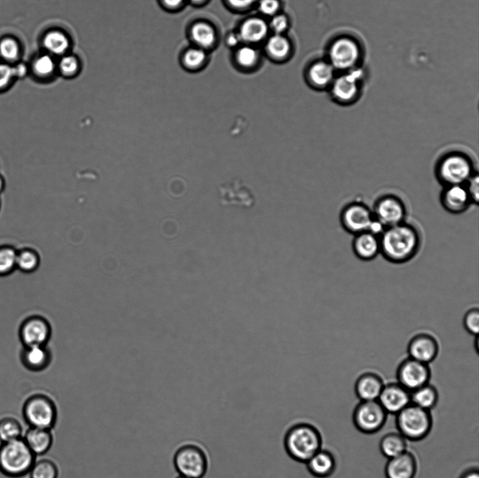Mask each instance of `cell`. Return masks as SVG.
I'll return each instance as SVG.
<instances>
[{
  "mask_svg": "<svg viewBox=\"0 0 479 478\" xmlns=\"http://www.w3.org/2000/svg\"><path fill=\"white\" fill-rule=\"evenodd\" d=\"M380 254L389 262L402 264L418 254L421 238L419 231L405 221L386 228L379 236Z\"/></svg>",
  "mask_w": 479,
  "mask_h": 478,
  "instance_id": "obj_1",
  "label": "cell"
},
{
  "mask_svg": "<svg viewBox=\"0 0 479 478\" xmlns=\"http://www.w3.org/2000/svg\"><path fill=\"white\" fill-rule=\"evenodd\" d=\"M323 437L318 428L304 421L292 423L283 437L285 452L296 462L306 463L322 449Z\"/></svg>",
  "mask_w": 479,
  "mask_h": 478,
  "instance_id": "obj_2",
  "label": "cell"
},
{
  "mask_svg": "<svg viewBox=\"0 0 479 478\" xmlns=\"http://www.w3.org/2000/svg\"><path fill=\"white\" fill-rule=\"evenodd\" d=\"M36 458L22 437L0 444V472L8 477L29 474Z\"/></svg>",
  "mask_w": 479,
  "mask_h": 478,
  "instance_id": "obj_3",
  "label": "cell"
},
{
  "mask_svg": "<svg viewBox=\"0 0 479 478\" xmlns=\"http://www.w3.org/2000/svg\"><path fill=\"white\" fill-rule=\"evenodd\" d=\"M209 455L200 443L187 441L180 444L173 456V464L180 475L203 478L209 468Z\"/></svg>",
  "mask_w": 479,
  "mask_h": 478,
  "instance_id": "obj_4",
  "label": "cell"
},
{
  "mask_svg": "<svg viewBox=\"0 0 479 478\" xmlns=\"http://www.w3.org/2000/svg\"><path fill=\"white\" fill-rule=\"evenodd\" d=\"M474 173L473 161L468 155L460 151L444 154L436 167V177L444 186L466 184Z\"/></svg>",
  "mask_w": 479,
  "mask_h": 478,
  "instance_id": "obj_5",
  "label": "cell"
},
{
  "mask_svg": "<svg viewBox=\"0 0 479 478\" xmlns=\"http://www.w3.org/2000/svg\"><path fill=\"white\" fill-rule=\"evenodd\" d=\"M22 414L29 427L52 430L58 420V409L54 400L42 392L32 394L25 399Z\"/></svg>",
  "mask_w": 479,
  "mask_h": 478,
  "instance_id": "obj_6",
  "label": "cell"
},
{
  "mask_svg": "<svg viewBox=\"0 0 479 478\" xmlns=\"http://www.w3.org/2000/svg\"><path fill=\"white\" fill-rule=\"evenodd\" d=\"M396 416L398 432L406 440L417 442L424 439L431 430L433 420L430 411L412 403Z\"/></svg>",
  "mask_w": 479,
  "mask_h": 478,
  "instance_id": "obj_7",
  "label": "cell"
},
{
  "mask_svg": "<svg viewBox=\"0 0 479 478\" xmlns=\"http://www.w3.org/2000/svg\"><path fill=\"white\" fill-rule=\"evenodd\" d=\"M362 57L360 41L353 35L344 33L337 37L328 50L329 62L344 71L357 69Z\"/></svg>",
  "mask_w": 479,
  "mask_h": 478,
  "instance_id": "obj_8",
  "label": "cell"
},
{
  "mask_svg": "<svg viewBox=\"0 0 479 478\" xmlns=\"http://www.w3.org/2000/svg\"><path fill=\"white\" fill-rule=\"evenodd\" d=\"M387 414L377 400L360 401L353 411L352 420L358 430L370 435L382 428Z\"/></svg>",
  "mask_w": 479,
  "mask_h": 478,
  "instance_id": "obj_9",
  "label": "cell"
},
{
  "mask_svg": "<svg viewBox=\"0 0 479 478\" xmlns=\"http://www.w3.org/2000/svg\"><path fill=\"white\" fill-rule=\"evenodd\" d=\"M431 376L429 364L409 357L403 359L396 369L397 383L409 392L429 383Z\"/></svg>",
  "mask_w": 479,
  "mask_h": 478,
  "instance_id": "obj_10",
  "label": "cell"
},
{
  "mask_svg": "<svg viewBox=\"0 0 479 478\" xmlns=\"http://www.w3.org/2000/svg\"><path fill=\"white\" fill-rule=\"evenodd\" d=\"M361 71L356 69L344 71L330 85L333 100L341 105H349L359 98L361 93Z\"/></svg>",
  "mask_w": 479,
  "mask_h": 478,
  "instance_id": "obj_11",
  "label": "cell"
},
{
  "mask_svg": "<svg viewBox=\"0 0 479 478\" xmlns=\"http://www.w3.org/2000/svg\"><path fill=\"white\" fill-rule=\"evenodd\" d=\"M372 214L375 219L387 228L404 222L406 208L399 198L386 195L377 200Z\"/></svg>",
  "mask_w": 479,
  "mask_h": 478,
  "instance_id": "obj_12",
  "label": "cell"
},
{
  "mask_svg": "<svg viewBox=\"0 0 479 478\" xmlns=\"http://www.w3.org/2000/svg\"><path fill=\"white\" fill-rule=\"evenodd\" d=\"M374 219L372 212L360 203L347 205L340 214L342 226L347 232L353 235L368 231Z\"/></svg>",
  "mask_w": 479,
  "mask_h": 478,
  "instance_id": "obj_13",
  "label": "cell"
},
{
  "mask_svg": "<svg viewBox=\"0 0 479 478\" xmlns=\"http://www.w3.org/2000/svg\"><path fill=\"white\" fill-rule=\"evenodd\" d=\"M409 357L429 364L439 353V343L436 338L429 333L421 332L413 336L407 346Z\"/></svg>",
  "mask_w": 479,
  "mask_h": 478,
  "instance_id": "obj_14",
  "label": "cell"
},
{
  "mask_svg": "<svg viewBox=\"0 0 479 478\" xmlns=\"http://www.w3.org/2000/svg\"><path fill=\"white\" fill-rule=\"evenodd\" d=\"M387 414H397L410 404V392L398 383H389L384 386L377 400Z\"/></svg>",
  "mask_w": 479,
  "mask_h": 478,
  "instance_id": "obj_15",
  "label": "cell"
},
{
  "mask_svg": "<svg viewBox=\"0 0 479 478\" xmlns=\"http://www.w3.org/2000/svg\"><path fill=\"white\" fill-rule=\"evenodd\" d=\"M20 335L26 346H44L50 335L48 322L41 317H32L22 326Z\"/></svg>",
  "mask_w": 479,
  "mask_h": 478,
  "instance_id": "obj_16",
  "label": "cell"
},
{
  "mask_svg": "<svg viewBox=\"0 0 479 478\" xmlns=\"http://www.w3.org/2000/svg\"><path fill=\"white\" fill-rule=\"evenodd\" d=\"M440 201L444 208L453 214L464 212L472 203L465 184L444 186Z\"/></svg>",
  "mask_w": 479,
  "mask_h": 478,
  "instance_id": "obj_17",
  "label": "cell"
},
{
  "mask_svg": "<svg viewBox=\"0 0 479 478\" xmlns=\"http://www.w3.org/2000/svg\"><path fill=\"white\" fill-rule=\"evenodd\" d=\"M384 384L382 377L377 373L364 372L355 381V394L360 401H377Z\"/></svg>",
  "mask_w": 479,
  "mask_h": 478,
  "instance_id": "obj_18",
  "label": "cell"
},
{
  "mask_svg": "<svg viewBox=\"0 0 479 478\" xmlns=\"http://www.w3.org/2000/svg\"><path fill=\"white\" fill-rule=\"evenodd\" d=\"M417 471L416 458L412 453L407 451L388 459L384 468L386 478H414Z\"/></svg>",
  "mask_w": 479,
  "mask_h": 478,
  "instance_id": "obj_19",
  "label": "cell"
},
{
  "mask_svg": "<svg viewBox=\"0 0 479 478\" xmlns=\"http://www.w3.org/2000/svg\"><path fill=\"white\" fill-rule=\"evenodd\" d=\"M352 250L358 259L365 261H372L380 254L379 236L369 231L354 235Z\"/></svg>",
  "mask_w": 479,
  "mask_h": 478,
  "instance_id": "obj_20",
  "label": "cell"
},
{
  "mask_svg": "<svg viewBox=\"0 0 479 478\" xmlns=\"http://www.w3.org/2000/svg\"><path fill=\"white\" fill-rule=\"evenodd\" d=\"M22 439L36 456L46 454L53 443L52 430L40 428L29 427Z\"/></svg>",
  "mask_w": 479,
  "mask_h": 478,
  "instance_id": "obj_21",
  "label": "cell"
},
{
  "mask_svg": "<svg viewBox=\"0 0 479 478\" xmlns=\"http://www.w3.org/2000/svg\"><path fill=\"white\" fill-rule=\"evenodd\" d=\"M309 472L316 478H328L336 469V460L327 449H321L305 463Z\"/></svg>",
  "mask_w": 479,
  "mask_h": 478,
  "instance_id": "obj_22",
  "label": "cell"
},
{
  "mask_svg": "<svg viewBox=\"0 0 479 478\" xmlns=\"http://www.w3.org/2000/svg\"><path fill=\"white\" fill-rule=\"evenodd\" d=\"M25 366L32 371L44 369L50 362V354L44 346H26L22 354Z\"/></svg>",
  "mask_w": 479,
  "mask_h": 478,
  "instance_id": "obj_23",
  "label": "cell"
},
{
  "mask_svg": "<svg viewBox=\"0 0 479 478\" xmlns=\"http://www.w3.org/2000/svg\"><path fill=\"white\" fill-rule=\"evenodd\" d=\"M379 449L382 455L389 459L407 451V440L399 432H389L382 437Z\"/></svg>",
  "mask_w": 479,
  "mask_h": 478,
  "instance_id": "obj_24",
  "label": "cell"
},
{
  "mask_svg": "<svg viewBox=\"0 0 479 478\" xmlns=\"http://www.w3.org/2000/svg\"><path fill=\"white\" fill-rule=\"evenodd\" d=\"M438 400V392L430 383L410 392V403L425 410L431 411L436 407Z\"/></svg>",
  "mask_w": 479,
  "mask_h": 478,
  "instance_id": "obj_25",
  "label": "cell"
},
{
  "mask_svg": "<svg viewBox=\"0 0 479 478\" xmlns=\"http://www.w3.org/2000/svg\"><path fill=\"white\" fill-rule=\"evenodd\" d=\"M268 27L265 22L259 18H250L245 20L240 28L238 34L241 41L257 42L267 34Z\"/></svg>",
  "mask_w": 479,
  "mask_h": 478,
  "instance_id": "obj_26",
  "label": "cell"
},
{
  "mask_svg": "<svg viewBox=\"0 0 479 478\" xmlns=\"http://www.w3.org/2000/svg\"><path fill=\"white\" fill-rule=\"evenodd\" d=\"M309 77L312 83L317 87L330 86L334 80V67L330 62H318L310 68Z\"/></svg>",
  "mask_w": 479,
  "mask_h": 478,
  "instance_id": "obj_27",
  "label": "cell"
},
{
  "mask_svg": "<svg viewBox=\"0 0 479 478\" xmlns=\"http://www.w3.org/2000/svg\"><path fill=\"white\" fill-rule=\"evenodd\" d=\"M23 428L20 421L14 416H6L0 418V442H6L22 437Z\"/></svg>",
  "mask_w": 479,
  "mask_h": 478,
  "instance_id": "obj_28",
  "label": "cell"
},
{
  "mask_svg": "<svg viewBox=\"0 0 479 478\" xmlns=\"http://www.w3.org/2000/svg\"><path fill=\"white\" fill-rule=\"evenodd\" d=\"M29 474V478H58L59 469L57 464L50 458H36Z\"/></svg>",
  "mask_w": 479,
  "mask_h": 478,
  "instance_id": "obj_29",
  "label": "cell"
},
{
  "mask_svg": "<svg viewBox=\"0 0 479 478\" xmlns=\"http://www.w3.org/2000/svg\"><path fill=\"white\" fill-rule=\"evenodd\" d=\"M43 43L50 53L60 55L69 47V40L65 34L59 31H51L44 36Z\"/></svg>",
  "mask_w": 479,
  "mask_h": 478,
  "instance_id": "obj_30",
  "label": "cell"
},
{
  "mask_svg": "<svg viewBox=\"0 0 479 478\" xmlns=\"http://www.w3.org/2000/svg\"><path fill=\"white\" fill-rule=\"evenodd\" d=\"M191 36L194 41L201 47H208L215 40L214 29L211 26L204 22H198L193 26Z\"/></svg>",
  "mask_w": 479,
  "mask_h": 478,
  "instance_id": "obj_31",
  "label": "cell"
},
{
  "mask_svg": "<svg viewBox=\"0 0 479 478\" xmlns=\"http://www.w3.org/2000/svg\"><path fill=\"white\" fill-rule=\"evenodd\" d=\"M39 264L38 253L32 249H23L18 251L16 267L26 273L34 271Z\"/></svg>",
  "mask_w": 479,
  "mask_h": 478,
  "instance_id": "obj_32",
  "label": "cell"
},
{
  "mask_svg": "<svg viewBox=\"0 0 479 478\" xmlns=\"http://www.w3.org/2000/svg\"><path fill=\"white\" fill-rule=\"evenodd\" d=\"M20 48L18 41L12 37H6L0 41V56L7 62L18 60Z\"/></svg>",
  "mask_w": 479,
  "mask_h": 478,
  "instance_id": "obj_33",
  "label": "cell"
},
{
  "mask_svg": "<svg viewBox=\"0 0 479 478\" xmlns=\"http://www.w3.org/2000/svg\"><path fill=\"white\" fill-rule=\"evenodd\" d=\"M17 253L13 247H0V275L8 274L16 267Z\"/></svg>",
  "mask_w": 479,
  "mask_h": 478,
  "instance_id": "obj_34",
  "label": "cell"
},
{
  "mask_svg": "<svg viewBox=\"0 0 479 478\" xmlns=\"http://www.w3.org/2000/svg\"><path fill=\"white\" fill-rule=\"evenodd\" d=\"M267 50L270 54L276 57L285 56L290 48L288 40L279 34L271 36L267 44Z\"/></svg>",
  "mask_w": 479,
  "mask_h": 478,
  "instance_id": "obj_35",
  "label": "cell"
},
{
  "mask_svg": "<svg viewBox=\"0 0 479 478\" xmlns=\"http://www.w3.org/2000/svg\"><path fill=\"white\" fill-rule=\"evenodd\" d=\"M463 325L466 331L473 336L478 334L479 332V310L472 308L468 310L463 317Z\"/></svg>",
  "mask_w": 479,
  "mask_h": 478,
  "instance_id": "obj_36",
  "label": "cell"
},
{
  "mask_svg": "<svg viewBox=\"0 0 479 478\" xmlns=\"http://www.w3.org/2000/svg\"><path fill=\"white\" fill-rule=\"evenodd\" d=\"M33 69L34 72L39 76H48L55 69L54 60L50 55H41L34 62Z\"/></svg>",
  "mask_w": 479,
  "mask_h": 478,
  "instance_id": "obj_37",
  "label": "cell"
},
{
  "mask_svg": "<svg viewBox=\"0 0 479 478\" xmlns=\"http://www.w3.org/2000/svg\"><path fill=\"white\" fill-rule=\"evenodd\" d=\"M15 77L18 78L15 67L7 62L0 63V92L5 90Z\"/></svg>",
  "mask_w": 479,
  "mask_h": 478,
  "instance_id": "obj_38",
  "label": "cell"
},
{
  "mask_svg": "<svg viewBox=\"0 0 479 478\" xmlns=\"http://www.w3.org/2000/svg\"><path fill=\"white\" fill-rule=\"evenodd\" d=\"M257 52L251 46H243L239 49L237 53L238 63L244 67L252 65L257 60Z\"/></svg>",
  "mask_w": 479,
  "mask_h": 478,
  "instance_id": "obj_39",
  "label": "cell"
},
{
  "mask_svg": "<svg viewBox=\"0 0 479 478\" xmlns=\"http://www.w3.org/2000/svg\"><path fill=\"white\" fill-rule=\"evenodd\" d=\"M205 58V53L200 48H192L189 50L184 57L185 64L189 67L199 66Z\"/></svg>",
  "mask_w": 479,
  "mask_h": 478,
  "instance_id": "obj_40",
  "label": "cell"
},
{
  "mask_svg": "<svg viewBox=\"0 0 479 478\" xmlns=\"http://www.w3.org/2000/svg\"><path fill=\"white\" fill-rule=\"evenodd\" d=\"M479 179L477 173L468 179L466 183V186L468 194L471 197L472 203H478L479 198Z\"/></svg>",
  "mask_w": 479,
  "mask_h": 478,
  "instance_id": "obj_41",
  "label": "cell"
},
{
  "mask_svg": "<svg viewBox=\"0 0 479 478\" xmlns=\"http://www.w3.org/2000/svg\"><path fill=\"white\" fill-rule=\"evenodd\" d=\"M60 69L65 74H71L74 73L78 67V62L76 59L72 56H65L60 62Z\"/></svg>",
  "mask_w": 479,
  "mask_h": 478,
  "instance_id": "obj_42",
  "label": "cell"
},
{
  "mask_svg": "<svg viewBox=\"0 0 479 478\" xmlns=\"http://www.w3.org/2000/svg\"><path fill=\"white\" fill-rule=\"evenodd\" d=\"M279 7L278 0H261L259 4V8L265 15H274Z\"/></svg>",
  "mask_w": 479,
  "mask_h": 478,
  "instance_id": "obj_43",
  "label": "cell"
},
{
  "mask_svg": "<svg viewBox=\"0 0 479 478\" xmlns=\"http://www.w3.org/2000/svg\"><path fill=\"white\" fill-rule=\"evenodd\" d=\"M288 26V20L283 15L274 16L271 21V27L276 34L283 32Z\"/></svg>",
  "mask_w": 479,
  "mask_h": 478,
  "instance_id": "obj_44",
  "label": "cell"
},
{
  "mask_svg": "<svg viewBox=\"0 0 479 478\" xmlns=\"http://www.w3.org/2000/svg\"><path fill=\"white\" fill-rule=\"evenodd\" d=\"M459 478H479V471L477 468H470L464 471Z\"/></svg>",
  "mask_w": 479,
  "mask_h": 478,
  "instance_id": "obj_45",
  "label": "cell"
},
{
  "mask_svg": "<svg viewBox=\"0 0 479 478\" xmlns=\"http://www.w3.org/2000/svg\"><path fill=\"white\" fill-rule=\"evenodd\" d=\"M255 0H229V3L236 7H245L252 4Z\"/></svg>",
  "mask_w": 479,
  "mask_h": 478,
  "instance_id": "obj_46",
  "label": "cell"
},
{
  "mask_svg": "<svg viewBox=\"0 0 479 478\" xmlns=\"http://www.w3.org/2000/svg\"><path fill=\"white\" fill-rule=\"evenodd\" d=\"M241 41L238 34H231L227 38V43L231 46H235Z\"/></svg>",
  "mask_w": 479,
  "mask_h": 478,
  "instance_id": "obj_47",
  "label": "cell"
},
{
  "mask_svg": "<svg viewBox=\"0 0 479 478\" xmlns=\"http://www.w3.org/2000/svg\"><path fill=\"white\" fill-rule=\"evenodd\" d=\"M183 0H163L166 5L170 7H175L180 5Z\"/></svg>",
  "mask_w": 479,
  "mask_h": 478,
  "instance_id": "obj_48",
  "label": "cell"
},
{
  "mask_svg": "<svg viewBox=\"0 0 479 478\" xmlns=\"http://www.w3.org/2000/svg\"><path fill=\"white\" fill-rule=\"evenodd\" d=\"M6 179L4 175L0 172V195L5 190Z\"/></svg>",
  "mask_w": 479,
  "mask_h": 478,
  "instance_id": "obj_49",
  "label": "cell"
},
{
  "mask_svg": "<svg viewBox=\"0 0 479 478\" xmlns=\"http://www.w3.org/2000/svg\"><path fill=\"white\" fill-rule=\"evenodd\" d=\"M176 478H190V477H186V476H183V475H180V474H179V476L177 477Z\"/></svg>",
  "mask_w": 479,
  "mask_h": 478,
  "instance_id": "obj_50",
  "label": "cell"
},
{
  "mask_svg": "<svg viewBox=\"0 0 479 478\" xmlns=\"http://www.w3.org/2000/svg\"><path fill=\"white\" fill-rule=\"evenodd\" d=\"M191 1H194V2H199V1H203V0H191Z\"/></svg>",
  "mask_w": 479,
  "mask_h": 478,
  "instance_id": "obj_51",
  "label": "cell"
},
{
  "mask_svg": "<svg viewBox=\"0 0 479 478\" xmlns=\"http://www.w3.org/2000/svg\"><path fill=\"white\" fill-rule=\"evenodd\" d=\"M0 209H1V200H0Z\"/></svg>",
  "mask_w": 479,
  "mask_h": 478,
  "instance_id": "obj_52",
  "label": "cell"
}]
</instances>
